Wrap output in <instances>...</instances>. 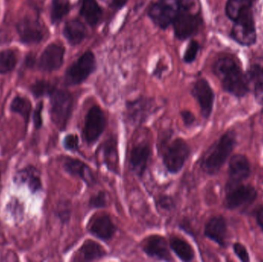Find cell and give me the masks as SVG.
<instances>
[{"instance_id": "cell-1", "label": "cell", "mask_w": 263, "mask_h": 262, "mask_svg": "<svg viewBox=\"0 0 263 262\" xmlns=\"http://www.w3.org/2000/svg\"><path fill=\"white\" fill-rule=\"evenodd\" d=\"M213 72L220 79L222 87L227 92L241 97L249 91L247 76L231 57H222L215 63Z\"/></svg>"}, {"instance_id": "cell-2", "label": "cell", "mask_w": 263, "mask_h": 262, "mask_svg": "<svg viewBox=\"0 0 263 262\" xmlns=\"http://www.w3.org/2000/svg\"><path fill=\"white\" fill-rule=\"evenodd\" d=\"M162 165L171 175H177L183 169L191 155V148L184 138L168 135L161 143Z\"/></svg>"}, {"instance_id": "cell-3", "label": "cell", "mask_w": 263, "mask_h": 262, "mask_svg": "<svg viewBox=\"0 0 263 262\" xmlns=\"http://www.w3.org/2000/svg\"><path fill=\"white\" fill-rule=\"evenodd\" d=\"M234 133L226 132L206 152L201 160V169L209 175H214L223 166L235 146Z\"/></svg>"}, {"instance_id": "cell-4", "label": "cell", "mask_w": 263, "mask_h": 262, "mask_svg": "<svg viewBox=\"0 0 263 262\" xmlns=\"http://www.w3.org/2000/svg\"><path fill=\"white\" fill-rule=\"evenodd\" d=\"M49 98L52 123L59 130H66L73 112V95L65 89H55Z\"/></svg>"}, {"instance_id": "cell-5", "label": "cell", "mask_w": 263, "mask_h": 262, "mask_svg": "<svg viewBox=\"0 0 263 262\" xmlns=\"http://www.w3.org/2000/svg\"><path fill=\"white\" fill-rule=\"evenodd\" d=\"M156 107L154 98L148 97L141 96L127 101L125 108V120L133 127H139L156 112Z\"/></svg>"}, {"instance_id": "cell-6", "label": "cell", "mask_w": 263, "mask_h": 262, "mask_svg": "<svg viewBox=\"0 0 263 262\" xmlns=\"http://www.w3.org/2000/svg\"><path fill=\"white\" fill-rule=\"evenodd\" d=\"M107 118L100 106L95 105L88 110L85 117L83 135L88 146L97 143L106 130Z\"/></svg>"}, {"instance_id": "cell-7", "label": "cell", "mask_w": 263, "mask_h": 262, "mask_svg": "<svg viewBox=\"0 0 263 262\" xmlns=\"http://www.w3.org/2000/svg\"><path fill=\"white\" fill-rule=\"evenodd\" d=\"M96 68L95 55L88 51L68 68L65 73V83L71 86L82 84L96 70Z\"/></svg>"}, {"instance_id": "cell-8", "label": "cell", "mask_w": 263, "mask_h": 262, "mask_svg": "<svg viewBox=\"0 0 263 262\" xmlns=\"http://www.w3.org/2000/svg\"><path fill=\"white\" fill-rule=\"evenodd\" d=\"M257 197L254 188L240 183L230 182L227 188L225 206L229 209H236L251 204Z\"/></svg>"}, {"instance_id": "cell-9", "label": "cell", "mask_w": 263, "mask_h": 262, "mask_svg": "<svg viewBox=\"0 0 263 262\" xmlns=\"http://www.w3.org/2000/svg\"><path fill=\"white\" fill-rule=\"evenodd\" d=\"M140 248L143 253L153 259L161 261H174L170 252L168 241L162 235H148L140 243Z\"/></svg>"}, {"instance_id": "cell-10", "label": "cell", "mask_w": 263, "mask_h": 262, "mask_svg": "<svg viewBox=\"0 0 263 262\" xmlns=\"http://www.w3.org/2000/svg\"><path fill=\"white\" fill-rule=\"evenodd\" d=\"M202 23L199 14L193 13L190 10H181L176 14L172 24L176 36L184 40L196 34Z\"/></svg>"}, {"instance_id": "cell-11", "label": "cell", "mask_w": 263, "mask_h": 262, "mask_svg": "<svg viewBox=\"0 0 263 262\" xmlns=\"http://www.w3.org/2000/svg\"><path fill=\"white\" fill-rule=\"evenodd\" d=\"M18 39L25 46L38 45L44 39L45 32L40 22L32 17H25L16 25Z\"/></svg>"}, {"instance_id": "cell-12", "label": "cell", "mask_w": 263, "mask_h": 262, "mask_svg": "<svg viewBox=\"0 0 263 262\" xmlns=\"http://www.w3.org/2000/svg\"><path fill=\"white\" fill-rule=\"evenodd\" d=\"M152 154L151 146L145 142H141L132 148L129 156V169L138 178H143L148 169Z\"/></svg>"}, {"instance_id": "cell-13", "label": "cell", "mask_w": 263, "mask_h": 262, "mask_svg": "<svg viewBox=\"0 0 263 262\" xmlns=\"http://www.w3.org/2000/svg\"><path fill=\"white\" fill-rule=\"evenodd\" d=\"M234 23L232 29L233 38L243 46L254 44L256 40V32L252 11L241 15Z\"/></svg>"}, {"instance_id": "cell-14", "label": "cell", "mask_w": 263, "mask_h": 262, "mask_svg": "<svg viewBox=\"0 0 263 262\" xmlns=\"http://www.w3.org/2000/svg\"><path fill=\"white\" fill-rule=\"evenodd\" d=\"M87 231L97 239L109 243L115 236L118 227L109 215L103 214L90 218L87 224Z\"/></svg>"}, {"instance_id": "cell-15", "label": "cell", "mask_w": 263, "mask_h": 262, "mask_svg": "<svg viewBox=\"0 0 263 262\" xmlns=\"http://www.w3.org/2000/svg\"><path fill=\"white\" fill-rule=\"evenodd\" d=\"M191 94L199 104L203 118H210L215 99L214 92L210 83L204 78L197 80L192 88Z\"/></svg>"}, {"instance_id": "cell-16", "label": "cell", "mask_w": 263, "mask_h": 262, "mask_svg": "<svg viewBox=\"0 0 263 262\" xmlns=\"http://www.w3.org/2000/svg\"><path fill=\"white\" fill-rule=\"evenodd\" d=\"M63 167L66 173L82 180L87 187H93L97 184V178L92 169L86 163L79 158L65 157Z\"/></svg>"}, {"instance_id": "cell-17", "label": "cell", "mask_w": 263, "mask_h": 262, "mask_svg": "<svg viewBox=\"0 0 263 262\" xmlns=\"http://www.w3.org/2000/svg\"><path fill=\"white\" fill-rule=\"evenodd\" d=\"M66 50L62 45L52 43L48 45L39 60V68L43 72H52L63 66Z\"/></svg>"}, {"instance_id": "cell-18", "label": "cell", "mask_w": 263, "mask_h": 262, "mask_svg": "<svg viewBox=\"0 0 263 262\" xmlns=\"http://www.w3.org/2000/svg\"><path fill=\"white\" fill-rule=\"evenodd\" d=\"M107 256V252L103 246L92 239H86L83 243L72 261L91 262L100 261Z\"/></svg>"}, {"instance_id": "cell-19", "label": "cell", "mask_w": 263, "mask_h": 262, "mask_svg": "<svg viewBox=\"0 0 263 262\" xmlns=\"http://www.w3.org/2000/svg\"><path fill=\"white\" fill-rule=\"evenodd\" d=\"M204 235L221 247H225L227 238V226L225 218L221 215L210 218L205 224Z\"/></svg>"}, {"instance_id": "cell-20", "label": "cell", "mask_w": 263, "mask_h": 262, "mask_svg": "<svg viewBox=\"0 0 263 262\" xmlns=\"http://www.w3.org/2000/svg\"><path fill=\"white\" fill-rule=\"evenodd\" d=\"M176 13V11L159 1L153 4L148 11V15L153 23L163 29L173 23Z\"/></svg>"}, {"instance_id": "cell-21", "label": "cell", "mask_w": 263, "mask_h": 262, "mask_svg": "<svg viewBox=\"0 0 263 262\" xmlns=\"http://www.w3.org/2000/svg\"><path fill=\"white\" fill-rule=\"evenodd\" d=\"M15 182L18 184H26L32 193L40 192L43 189V183L38 169L33 166H28L17 172Z\"/></svg>"}, {"instance_id": "cell-22", "label": "cell", "mask_w": 263, "mask_h": 262, "mask_svg": "<svg viewBox=\"0 0 263 262\" xmlns=\"http://www.w3.org/2000/svg\"><path fill=\"white\" fill-rule=\"evenodd\" d=\"M103 162L106 168L112 173L120 175L119 172L118 142L117 138L111 136L103 145Z\"/></svg>"}, {"instance_id": "cell-23", "label": "cell", "mask_w": 263, "mask_h": 262, "mask_svg": "<svg viewBox=\"0 0 263 262\" xmlns=\"http://www.w3.org/2000/svg\"><path fill=\"white\" fill-rule=\"evenodd\" d=\"M250 175V165L247 157L236 155L230 162V176L231 182L241 183Z\"/></svg>"}, {"instance_id": "cell-24", "label": "cell", "mask_w": 263, "mask_h": 262, "mask_svg": "<svg viewBox=\"0 0 263 262\" xmlns=\"http://www.w3.org/2000/svg\"><path fill=\"white\" fill-rule=\"evenodd\" d=\"M168 245L170 249L181 261L190 262L195 259L194 249L184 238L173 235L168 239Z\"/></svg>"}, {"instance_id": "cell-25", "label": "cell", "mask_w": 263, "mask_h": 262, "mask_svg": "<svg viewBox=\"0 0 263 262\" xmlns=\"http://www.w3.org/2000/svg\"><path fill=\"white\" fill-rule=\"evenodd\" d=\"M63 34L69 44L77 46L86 38V28L80 20L72 19L65 24Z\"/></svg>"}, {"instance_id": "cell-26", "label": "cell", "mask_w": 263, "mask_h": 262, "mask_svg": "<svg viewBox=\"0 0 263 262\" xmlns=\"http://www.w3.org/2000/svg\"><path fill=\"white\" fill-rule=\"evenodd\" d=\"M247 76L249 87L253 85L257 94H263V58H255L251 63Z\"/></svg>"}, {"instance_id": "cell-27", "label": "cell", "mask_w": 263, "mask_h": 262, "mask_svg": "<svg viewBox=\"0 0 263 262\" xmlns=\"http://www.w3.org/2000/svg\"><path fill=\"white\" fill-rule=\"evenodd\" d=\"M80 15L91 26H95L101 19L103 11L97 0H83L80 9Z\"/></svg>"}, {"instance_id": "cell-28", "label": "cell", "mask_w": 263, "mask_h": 262, "mask_svg": "<svg viewBox=\"0 0 263 262\" xmlns=\"http://www.w3.org/2000/svg\"><path fill=\"white\" fill-rule=\"evenodd\" d=\"M253 0H228L226 6L227 16L236 21L241 15L251 10Z\"/></svg>"}, {"instance_id": "cell-29", "label": "cell", "mask_w": 263, "mask_h": 262, "mask_svg": "<svg viewBox=\"0 0 263 262\" xmlns=\"http://www.w3.org/2000/svg\"><path fill=\"white\" fill-rule=\"evenodd\" d=\"M16 52L12 49L0 51V75H6L12 72L17 65Z\"/></svg>"}, {"instance_id": "cell-30", "label": "cell", "mask_w": 263, "mask_h": 262, "mask_svg": "<svg viewBox=\"0 0 263 262\" xmlns=\"http://www.w3.org/2000/svg\"><path fill=\"white\" fill-rule=\"evenodd\" d=\"M70 10L69 0H52L50 19L53 25L59 24Z\"/></svg>"}, {"instance_id": "cell-31", "label": "cell", "mask_w": 263, "mask_h": 262, "mask_svg": "<svg viewBox=\"0 0 263 262\" xmlns=\"http://www.w3.org/2000/svg\"><path fill=\"white\" fill-rule=\"evenodd\" d=\"M11 112L21 115L23 119L28 123L32 112V103L26 97L16 95L10 104Z\"/></svg>"}, {"instance_id": "cell-32", "label": "cell", "mask_w": 263, "mask_h": 262, "mask_svg": "<svg viewBox=\"0 0 263 262\" xmlns=\"http://www.w3.org/2000/svg\"><path fill=\"white\" fill-rule=\"evenodd\" d=\"M55 89H57L55 86L46 80H38L31 85L29 91L35 98H39L42 97L50 96Z\"/></svg>"}, {"instance_id": "cell-33", "label": "cell", "mask_w": 263, "mask_h": 262, "mask_svg": "<svg viewBox=\"0 0 263 262\" xmlns=\"http://www.w3.org/2000/svg\"><path fill=\"white\" fill-rule=\"evenodd\" d=\"M57 216L63 224H67L72 216V205L69 201H63L57 206Z\"/></svg>"}, {"instance_id": "cell-34", "label": "cell", "mask_w": 263, "mask_h": 262, "mask_svg": "<svg viewBox=\"0 0 263 262\" xmlns=\"http://www.w3.org/2000/svg\"><path fill=\"white\" fill-rule=\"evenodd\" d=\"M88 206L90 209H104L108 206L107 194L104 191H99L89 198Z\"/></svg>"}, {"instance_id": "cell-35", "label": "cell", "mask_w": 263, "mask_h": 262, "mask_svg": "<svg viewBox=\"0 0 263 262\" xmlns=\"http://www.w3.org/2000/svg\"><path fill=\"white\" fill-rule=\"evenodd\" d=\"M156 206L159 210L164 212H172L176 209V203L170 195H163L159 196L156 201Z\"/></svg>"}, {"instance_id": "cell-36", "label": "cell", "mask_w": 263, "mask_h": 262, "mask_svg": "<svg viewBox=\"0 0 263 262\" xmlns=\"http://www.w3.org/2000/svg\"><path fill=\"white\" fill-rule=\"evenodd\" d=\"M63 147L69 152H80V138L77 134H68L63 138Z\"/></svg>"}, {"instance_id": "cell-37", "label": "cell", "mask_w": 263, "mask_h": 262, "mask_svg": "<svg viewBox=\"0 0 263 262\" xmlns=\"http://www.w3.org/2000/svg\"><path fill=\"white\" fill-rule=\"evenodd\" d=\"M193 1V0H159V2L166 5L176 12L181 10H190Z\"/></svg>"}, {"instance_id": "cell-38", "label": "cell", "mask_w": 263, "mask_h": 262, "mask_svg": "<svg viewBox=\"0 0 263 262\" xmlns=\"http://www.w3.org/2000/svg\"><path fill=\"white\" fill-rule=\"evenodd\" d=\"M199 44L198 42L193 40L190 42L184 54V61L186 63H191L196 59V55L199 52Z\"/></svg>"}, {"instance_id": "cell-39", "label": "cell", "mask_w": 263, "mask_h": 262, "mask_svg": "<svg viewBox=\"0 0 263 262\" xmlns=\"http://www.w3.org/2000/svg\"><path fill=\"white\" fill-rule=\"evenodd\" d=\"M43 110V103L40 102L37 104L35 110L33 112V115H32V120H33L34 127L36 129H41L43 126V117H42V112Z\"/></svg>"}, {"instance_id": "cell-40", "label": "cell", "mask_w": 263, "mask_h": 262, "mask_svg": "<svg viewBox=\"0 0 263 262\" xmlns=\"http://www.w3.org/2000/svg\"><path fill=\"white\" fill-rule=\"evenodd\" d=\"M180 116L182 118L184 126L186 128H191L194 126L196 123V118L194 114L190 110H182L180 112Z\"/></svg>"}, {"instance_id": "cell-41", "label": "cell", "mask_w": 263, "mask_h": 262, "mask_svg": "<svg viewBox=\"0 0 263 262\" xmlns=\"http://www.w3.org/2000/svg\"><path fill=\"white\" fill-rule=\"evenodd\" d=\"M235 253L240 258L242 261H250V257H249L248 252L247 249L240 243H236L233 246Z\"/></svg>"}, {"instance_id": "cell-42", "label": "cell", "mask_w": 263, "mask_h": 262, "mask_svg": "<svg viewBox=\"0 0 263 262\" xmlns=\"http://www.w3.org/2000/svg\"><path fill=\"white\" fill-rule=\"evenodd\" d=\"M25 64L26 67L32 68L35 64V58L32 54H29L26 55V60H25Z\"/></svg>"}, {"instance_id": "cell-43", "label": "cell", "mask_w": 263, "mask_h": 262, "mask_svg": "<svg viewBox=\"0 0 263 262\" xmlns=\"http://www.w3.org/2000/svg\"><path fill=\"white\" fill-rule=\"evenodd\" d=\"M128 0H112L111 6L116 9H121L127 3Z\"/></svg>"}, {"instance_id": "cell-44", "label": "cell", "mask_w": 263, "mask_h": 262, "mask_svg": "<svg viewBox=\"0 0 263 262\" xmlns=\"http://www.w3.org/2000/svg\"><path fill=\"white\" fill-rule=\"evenodd\" d=\"M256 218H257L258 224L259 225L261 228L263 229V209L259 210V212L256 214Z\"/></svg>"}, {"instance_id": "cell-45", "label": "cell", "mask_w": 263, "mask_h": 262, "mask_svg": "<svg viewBox=\"0 0 263 262\" xmlns=\"http://www.w3.org/2000/svg\"><path fill=\"white\" fill-rule=\"evenodd\" d=\"M260 123H261V124H262V126H263V109H262V112H261V114H260Z\"/></svg>"}]
</instances>
